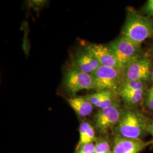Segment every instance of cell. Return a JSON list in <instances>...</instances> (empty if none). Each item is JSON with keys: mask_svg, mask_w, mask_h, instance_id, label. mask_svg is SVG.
I'll list each match as a JSON object with an SVG mask.
<instances>
[{"mask_svg": "<svg viewBox=\"0 0 153 153\" xmlns=\"http://www.w3.org/2000/svg\"><path fill=\"white\" fill-rule=\"evenodd\" d=\"M108 47L115 56L121 71L142 57L141 45L134 44L122 35L110 43Z\"/></svg>", "mask_w": 153, "mask_h": 153, "instance_id": "cell-3", "label": "cell"}, {"mask_svg": "<svg viewBox=\"0 0 153 153\" xmlns=\"http://www.w3.org/2000/svg\"><path fill=\"white\" fill-rule=\"evenodd\" d=\"M152 123H153V120H152Z\"/></svg>", "mask_w": 153, "mask_h": 153, "instance_id": "cell-24", "label": "cell"}, {"mask_svg": "<svg viewBox=\"0 0 153 153\" xmlns=\"http://www.w3.org/2000/svg\"><path fill=\"white\" fill-rule=\"evenodd\" d=\"M123 110L117 102L108 107L99 109L94 115V128L101 134L113 131L120 119Z\"/></svg>", "mask_w": 153, "mask_h": 153, "instance_id": "cell-6", "label": "cell"}, {"mask_svg": "<svg viewBox=\"0 0 153 153\" xmlns=\"http://www.w3.org/2000/svg\"><path fill=\"white\" fill-rule=\"evenodd\" d=\"M91 74L97 92L109 90L118 93L124 82L123 71L116 68L100 66Z\"/></svg>", "mask_w": 153, "mask_h": 153, "instance_id": "cell-4", "label": "cell"}, {"mask_svg": "<svg viewBox=\"0 0 153 153\" xmlns=\"http://www.w3.org/2000/svg\"><path fill=\"white\" fill-rule=\"evenodd\" d=\"M63 85L71 94L84 90H94V81L91 74H88L70 66L65 71Z\"/></svg>", "mask_w": 153, "mask_h": 153, "instance_id": "cell-5", "label": "cell"}, {"mask_svg": "<svg viewBox=\"0 0 153 153\" xmlns=\"http://www.w3.org/2000/svg\"><path fill=\"white\" fill-rule=\"evenodd\" d=\"M113 153V152H112V151H111V152H110V153Z\"/></svg>", "mask_w": 153, "mask_h": 153, "instance_id": "cell-23", "label": "cell"}, {"mask_svg": "<svg viewBox=\"0 0 153 153\" xmlns=\"http://www.w3.org/2000/svg\"><path fill=\"white\" fill-rule=\"evenodd\" d=\"M68 103L76 115L81 117H86L93 111V105L85 97H74L68 99Z\"/></svg>", "mask_w": 153, "mask_h": 153, "instance_id": "cell-12", "label": "cell"}, {"mask_svg": "<svg viewBox=\"0 0 153 153\" xmlns=\"http://www.w3.org/2000/svg\"><path fill=\"white\" fill-rule=\"evenodd\" d=\"M150 79L153 81V68L152 70V73H151V76H150Z\"/></svg>", "mask_w": 153, "mask_h": 153, "instance_id": "cell-21", "label": "cell"}, {"mask_svg": "<svg viewBox=\"0 0 153 153\" xmlns=\"http://www.w3.org/2000/svg\"><path fill=\"white\" fill-rule=\"evenodd\" d=\"M153 35V19L128 8L122 36L138 45Z\"/></svg>", "mask_w": 153, "mask_h": 153, "instance_id": "cell-2", "label": "cell"}, {"mask_svg": "<svg viewBox=\"0 0 153 153\" xmlns=\"http://www.w3.org/2000/svg\"><path fill=\"white\" fill-rule=\"evenodd\" d=\"M153 143L143 140L129 139L115 136L113 141V153H140Z\"/></svg>", "mask_w": 153, "mask_h": 153, "instance_id": "cell-9", "label": "cell"}, {"mask_svg": "<svg viewBox=\"0 0 153 153\" xmlns=\"http://www.w3.org/2000/svg\"><path fill=\"white\" fill-rule=\"evenodd\" d=\"M148 133L152 137V142L153 143V123L152 120L150 121L148 125Z\"/></svg>", "mask_w": 153, "mask_h": 153, "instance_id": "cell-20", "label": "cell"}, {"mask_svg": "<svg viewBox=\"0 0 153 153\" xmlns=\"http://www.w3.org/2000/svg\"><path fill=\"white\" fill-rule=\"evenodd\" d=\"M152 54H153V46L152 47Z\"/></svg>", "mask_w": 153, "mask_h": 153, "instance_id": "cell-22", "label": "cell"}, {"mask_svg": "<svg viewBox=\"0 0 153 153\" xmlns=\"http://www.w3.org/2000/svg\"><path fill=\"white\" fill-rule=\"evenodd\" d=\"M79 132V140L76 149L85 144L93 143L96 140L95 129L90 123L87 121H83L81 124Z\"/></svg>", "mask_w": 153, "mask_h": 153, "instance_id": "cell-13", "label": "cell"}, {"mask_svg": "<svg viewBox=\"0 0 153 153\" xmlns=\"http://www.w3.org/2000/svg\"><path fill=\"white\" fill-rule=\"evenodd\" d=\"M115 93H118L109 90L97 92L85 97L88 99L93 106L99 109H103L112 105L116 102Z\"/></svg>", "mask_w": 153, "mask_h": 153, "instance_id": "cell-11", "label": "cell"}, {"mask_svg": "<svg viewBox=\"0 0 153 153\" xmlns=\"http://www.w3.org/2000/svg\"><path fill=\"white\" fill-rule=\"evenodd\" d=\"M144 103L146 108L153 112V86L147 90L145 96Z\"/></svg>", "mask_w": 153, "mask_h": 153, "instance_id": "cell-17", "label": "cell"}, {"mask_svg": "<svg viewBox=\"0 0 153 153\" xmlns=\"http://www.w3.org/2000/svg\"><path fill=\"white\" fill-rule=\"evenodd\" d=\"M152 67V62L150 59L141 57L123 71L124 81H133L146 83L150 79Z\"/></svg>", "mask_w": 153, "mask_h": 153, "instance_id": "cell-7", "label": "cell"}, {"mask_svg": "<svg viewBox=\"0 0 153 153\" xmlns=\"http://www.w3.org/2000/svg\"><path fill=\"white\" fill-rule=\"evenodd\" d=\"M143 88H146V83L145 82L125 81L123 82L118 93L135 91Z\"/></svg>", "mask_w": 153, "mask_h": 153, "instance_id": "cell-15", "label": "cell"}, {"mask_svg": "<svg viewBox=\"0 0 153 153\" xmlns=\"http://www.w3.org/2000/svg\"><path fill=\"white\" fill-rule=\"evenodd\" d=\"M143 11L147 16L153 18V0L147 1L143 6Z\"/></svg>", "mask_w": 153, "mask_h": 153, "instance_id": "cell-19", "label": "cell"}, {"mask_svg": "<svg viewBox=\"0 0 153 153\" xmlns=\"http://www.w3.org/2000/svg\"><path fill=\"white\" fill-rule=\"evenodd\" d=\"M71 66L84 73L92 74L101 65L93 53L85 47L73 56Z\"/></svg>", "mask_w": 153, "mask_h": 153, "instance_id": "cell-8", "label": "cell"}, {"mask_svg": "<svg viewBox=\"0 0 153 153\" xmlns=\"http://www.w3.org/2000/svg\"><path fill=\"white\" fill-rule=\"evenodd\" d=\"M146 91V88H143L128 92H120L119 94L129 107H134L142 102Z\"/></svg>", "mask_w": 153, "mask_h": 153, "instance_id": "cell-14", "label": "cell"}, {"mask_svg": "<svg viewBox=\"0 0 153 153\" xmlns=\"http://www.w3.org/2000/svg\"><path fill=\"white\" fill-rule=\"evenodd\" d=\"M111 152V146L108 140L101 138L95 143L94 153H109Z\"/></svg>", "mask_w": 153, "mask_h": 153, "instance_id": "cell-16", "label": "cell"}, {"mask_svg": "<svg viewBox=\"0 0 153 153\" xmlns=\"http://www.w3.org/2000/svg\"><path fill=\"white\" fill-rule=\"evenodd\" d=\"M98 60L100 65L119 69L118 62L108 45L103 44H88L85 47Z\"/></svg>", "mask_w": 153, "mask_h": 153, "instance_id": "cell-10", "label": "cell"}, {"mask_svg": "<svg viewBox=\"0 0 153 153\" xmlns=\"http://www.w3.org/2000/svg\"><path fill=\"white\" fill-rule=\"evenodd\" d=\"M76 153H94L95 143L93 142L85 144L76 149Z\"/></svg>", "mask_w": 153, "mask_h": 153, "instance_id": "cell-18", "label": "cell"}, {"mask_svg": "<svg viewBox=\"0 0 153 153\" xmlns=\"http://www.w3.org/2000/svg\"><path fill=\"white\" fill-rule=\"evenodd\" d=\"M150 121L140 110L129 107L123 110L120 119L113 131L117 136L142 140L148 134Z\"/></svg>", "mask_w": 153, "mask_h": 153, "instance_id": "cell-1", "label": "cell"}]
</instances>
